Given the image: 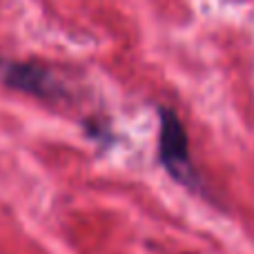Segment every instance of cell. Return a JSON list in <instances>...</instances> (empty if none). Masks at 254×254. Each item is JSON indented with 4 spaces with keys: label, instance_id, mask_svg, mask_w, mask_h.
<instances>
[{
    "label": "cell",
    "instance_id": "6da1fadb",
    "mask_svg": "<svg viewBox=\"0 0 254 254\" xmlns=\"http://www.w3.org/2000/svg\"><path fill=\"white\" fill-rule=\"evenodd\" d=\"M0 83L4 87L47 103L69 101V89L49 65L38 61H13L0 56Z\"/></svg>",
    "mask_w": 254,
    "mask_h": 254
},
{
    "label": "cell",
    "instance_id": "7a4b0ae2",
    "mask_svg": "<svg viewBox=\"0 0 254 254\" xmlns=\"http://www.w3.org/2000/svg\"><path fill=\"white\" fill-rule=\"evenodd\" d=\"M158 119H161V131H158V158H161L163 167L174 181L190 190L198 188V174L192 165L190 158V143L185 127L181 119L176 116L174 110L170 107H161L158 110Z\"/></svg>",
    "mask_w": 254,
    "mask_h": 254
}]
</instances>
